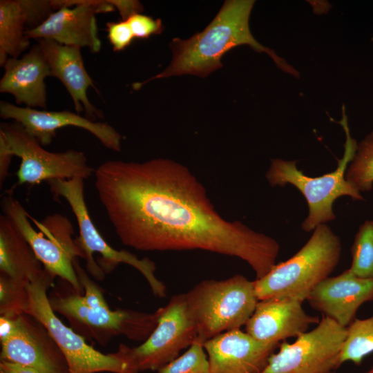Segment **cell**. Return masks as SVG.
I'll list each match as a JSON object with an SVG mask.
<instances>
[{
    "label": "cell",
    "instance_id": "obj_1",
    "mask_svg": "<svg viewBox=\"0 0 373 373\" xmlns=\"http://www.w3.org/2000/svg\"><path fill=\"white\" fill-rule=\"evenodd\" d=\"M98 198L124 245L142 251L199 249L243 260L256 279L276 265L271 237L216 211L203 185L184 165L155 158L108 160L95 171Z\"/></svg>",
    "mask_w": 373,
    "mask_h": 373
},
{
    "label": "cell",
    "instance_id": "obj_2",
    "mask_svg": "<svg viewBox=\"0 0 373 373\" xmlns=\"http://www.w3.org/2000/svg\"><path fill=\"white\" fill-rule=\"evenodd\" d=\"M254 1L227 0L211 23L201 32L183 40L174 38L169 44L173 57L160 73L133 84L135 90L156 79L193 75L204 77L222 67L221 58L229 50L249 45L257 52L268 54L277 66L293 75L298 72L271 49L261 45L251 33L249 19Z\"/></svg>",
    "mask_w": 373,
    "mask_h": 373
},
{
    "label": "cell",
    "instance_id": "obj_3",
    "mask_svg": "<svg viewBox=\"0 0 373 373\" xmlns=\"http://www.w3.org/2000/svg\"><path fill=\"white\" fill-rule=\"evenodd\" d=\"M341 251V240L331 228L326 224L318 225L296 254L254 281L258 300L284 298L306 300L337 266Z\"/></svg>",
    "mask_w": 373,
    "mask_h": 373
},
{
    "label": "cell",
    "instance_id": "obj_4",
    "mask_svg": "<svg viewBox=\"0 0 373 373\" xmlns=\"http://www.w3.org/2000/svg\"><path fill=\"white\" fill-rule=\"evenodd\" d=\"M3 213L15 223L44 268L52 276L68 282L75 294L83 291L74 267V260L84 254L73 239V227L65 216L55 213L37 221L13 196V189L1 200Z\"/></svg>",
    "mask_w": 373,
    "mask_h": 373
},
{
    "label": "cell",
    "instance_id": "obj_5",
    "mask_svg": "<svg viewBox=\"0 0 373 373\" xmlns=\"http://www.w3.org/2000/svg\"><path fill=\"white\" fill-rule=\"evenodd\" d=\"M185 296L197 327V341L202 343L245 325L259 301L254 281L240 274L202 280Z\"/></svg>",
    "mask_w": 373,
    "mask_h": 373
},
{
    "label": "cell",
    "instance_id": "obj_6",
    "mask_svg": "<svg viewBox=\"0 0 373 373\" xmlns=\"http://www.w3.org/2000/svg\"><path fill=\"white\" fill-rule=\"evenodd\" d=\"M341 123L346 134V141L343 156L334 171L312 178L296 167V161L276 158L271 160L266 173V178L271 186L290 184L303 195L308 205V215L302 223V229L305 231H311L318 225L335 219L333 204L337 198L348 195L353 200H364L360 192L345 180L347 168L354 158L357 145L350 136L344 111Z\"/></svg>",
    "mask_w": 373,
    "mask_h": 373
},
{
    "label": "cell",
    "instance_id": "obj_7",
    "mask_svg": "<svg viewBox=\"0 0 373 373\" xmlns=\"http://www.w3.org/2000/svg\"><path fill=\"white\" fill-rule=\"evenodd\" d=\"M48 183L55 196L66 200L76 218L79 232L76 241L84 254L87 269L94 278L102 280L104 272H110L119 264L125 263L142 274L156 297L162 298L166 296L165 285L155 276L154 262L148 258L140 259L126 250H117L100 235L85 202L84 179L52 180Z\"/></svg>",
    "mask_w": 373,
    "mask_h": 373
},
{
    "label": "cell",
    "instance_id": "obj_8",
    "mask_svg": "<svg viewBox=\"0 0 373 373\" xmlns=\"http://www.w3.org/2000/svg\"><path fill=\"white\" fill-rule=\"evenodd\" d=\"M52 278L44 269L40 277L26 285V299L22 312L46 329L63 354L69 373H137L131 370L117 351L105 354L96 350L61 321L47 296Z\"/></svg>",
    "mask_w": 373,
    "mask_h": 373
},
{
    "label": "cell",
    "instance_id": "obj_9",
    "mask_svg": "<svg viewBox=\"0 0 373 373\" xmlns=\"http://www.w3.org/2000/svg\"><path fill=\"white\" fill-rule=\"evenodd\" d=\"M156 312L157 325L141 345L130 347L121 344L118 348L117 352L134 372L160 370L197 341L198 329L185 293L172 296Z\"/></svg>",
    "mask_w": 373,
    "mask_h": 373
},
{
    "label": "cell",
    "instance_id": "obj_10",
    "mask_svg": "<svg viewBox=\"0 0 373 373\" xmlns=\"http://www.w3.org/2000/svg\"><path fill=\"white\" fill-rule=\"evenodd\" d=\"M0 138L13 156L21 159L15 185H32L52 180L74 178L87 179L95 169L88 165L85 154L79 151L50 152L29 134L19 123H1Z\"/></svg>",
    "mask_w": 373,
    "mask_h": 373
},
{
    "label": "cell",
    "instance_id": "obj_11",
    "mask_svg": "<svg viewBox=\"0 0 373 373\" xmlns=\"http://www.w3.org/2000/svg\"><path fill=\"white\" fill-rule=\"evenodd\" d=\"M346 335L345 327L323 316L315 328L294 343L283 341L260 373H332L341 365Z\"/></svg>",
    "mask_w": 373,
    "mask_h": 373
},
{
    "label": "cell",
    "instance_id": "obj_12",
    "mask_svg": "<svg viewBox=\"0 0 373 373\" xmlns=\"http://www.w3.org/2000/svg\"><path fill=\"white\" fill-rule=\"evenodd\" d=\"M24 314L1 315V360L37 373H69L66 361L46 329Z\"/></svg>",
    "mask_w": 373,
    "mask_h": 373
},
{
    "label": "cell",
    "instance_id": "obj_13",
    "mask_svg": "<svg viewBox=\"0 0 373 373\" xmlns=\"http://www.w3.org/2000/svg\"><path fill=\"white\" fill-rule=\"evenodd\" d=\"M55 10L38 27L26 31L29 39H50L60 44L100 51L96 15L115 10L109 0H51Z\"/></svg>",
    "mask_w": 373,
    "mask_h": 373
},
{
    "label": "cell",
    "instance_id": "obj_14",
    "mask_svg": "<svg viewBox=\"0 0 373 373\" xmlns=\"http://www.w3.org/2000/svg\"><path fill=\"white\" fill-rule=\"evenodd\" d=\"M53 310L75 325L90 330L95 339L124 335L129 339L144 341L157 325L156 311L149 314L131 309L111 310L108 307L92 308L83 296L74 294L50 300Z\"/></svg>",
    "mask_w": 373,
    "mask_h": 373
},
{
    "label": "cell",
    "instance_id": "obj_15",
    "mask_svg": "<svg viewBox=\"0 0 373 373\" xmlns=\"http://www.w3.org/2000/svg\"><path fill=\"white\" fill-rule=\"evenodd\" d=\"M0 116L4 119H13L20 124L42 146L52 142L58 129L71 126L92 133L106 148L117 152L121 151L122 136L112 126L106 122L93 121L77 113L20 107L1 101Z\"/></svg>",
    "mask_w": 373,
    "mask_h": 373
},
{
    "label": "cell",
    "instance_id": "obj_16",
    "mask_svg": "<svg viewBox=\"0 0 373 373\" xmlns=\"http://www.w3.org/2000/svg\"><path fill=\"white\" fill-rule=\"evenodd\" d=\"M306 300L314 309L346 328L356 318L359 307L373 300V278L357 277L347 269L323 280Z\"/></svg>",
    "mask_w": 373,
    "mask_h": 373
},
{
    "label": "cell",
    "instance_id": "obj_17",
    "mask_svg": "<svg viewBox=\"0 0 373 373\" xmlns=\"http://www.w3.org/2000/svg\"><path fill=\"white\" fill-rule=\"evenodd\" d=\"M211 373H260L279 345L260 343L240 329L203 343Z\"/></svg>",
    "mask_w": 373,
    "mask_h": 373
},
{
    "label": "cell",
    "instance_id": "obj_18",
    "mask_svg": "<svg viewBox=\"0 0 373 373\" xmlns=\"http://www.w3.org/2000/svg\"><path fill=\"white\" fill-rule=\"evenodd\" d=\"M303 303L288 298L259 300L245 325L246 332L265 344L280 345L285 339L297 338L320 321L306 313Z\"/></svg>",
    "mask_w": 373,
    "mask_h": 373
},
{
    "label": "cell",
    "instance_id": "obj_19",
    "mask_svg": "<svg viewBox=\"0 0 373 373\" xmlns=\"http://www.w3.org/2000/svg\"><path fill=\"white\" fill-rule=\"evenodd\" d=\"M37 44L48 64L51 76L59 79L66 87L76 112L84 111L86 117L93 121L103 117L102 111L88 97V88L98 91L84 66L81 48L50 39H39Z\"/></svg>",
    "mask_w": 373,
    "mask_h": 373
},
{
    "label": "cell",
    "instance_id": "obj_20",
    "mask_svg": "<svg viewBox=\"0 0 373 373\" xmlns=\"http://www.w3.org/2000/svg\"><path fill=\"white\" fill-rule=\"evenodd\" d=\"M0 92L12 95L17 104L45 108L47 106L45 79L51 76L48 64L38 44L19 58H9L3 66Z\"/></svg>",
    "mask_w": 373,
    "mask_h": 373
},
{
    "label": "cell",
    "instance_id": "obj_21",
    "mask_svg": "<svg viewBox=\"0 0 373 373\" xmlns=\"http://www.w3.org/2000/svg\"><path fill=\"white\" fill-rule=\"evenodd\" d=\"M12 220L0 216V270L3 275L17 283L27 285L44 271Z\"/></svg>",
    "mask_w": 373,
    "mask_h": 373
},
{
    "label": "cell",
    "instance_id": "obj_22",
    "mask_svg": "<svg viewBox=\"0 0 373 373\" xmlns=\"http://www.w3.org/2000/svg\"><path fill=\"white\" fill-rule=\"evenodd\" d=\"M26 23L19 0L0 1V66L19 58L30 46Z\"/></svg>",
    "mask_w": 373,
    "mask_h": 373
},
{
    "label": "cell",
    "instance_id": "obj_23",
    "mask_svg": "<svg viewBox=\"0 0 373 373\" xmlns=\"http://www.w3.org/2000/svg\"><path fill=\"white\" fill-rule=\"evenodd\" d=\"M347 335L339 356L340 364L351 361L361 365L364 358L373 353V316L355 318L347 327Z\"/></svg>",
    "mask_w": 373,
    "mask_h": 373
},
{
    "label": "cell",
    "instance_id": "obj_24",
    "mask_svg": "<svg viewBox=\"0 0 373 373\" xmlns=\"http://www.w3.org/2000/svg\"><path fill=\"white\" fill-rule=\"evenodd\" d=\"M345 180L358 192L369 191L373 184V132L357 146L353 160L350 162Z\"/></svg>",
    "mask_w": 373,
    "mask_h": 373
},
{
    "label": "cell",
    "instance_id": "obj_25",
    "mask_svg": "<svg viewBox=\"0 0 373 373\" xmlns=\"http://www.w3.org/2000/svg\"><path fill=\"white\" fill-rule=\"evenodd\" d=\"M351 254L350 271L357 277L373 278V221L366 220L359 227Z\"/></svg>",
    "mask_w": 373,
    "mask_h": 373
},
{
    "label": "cell",
    "instance_id": "obj_26",
    "mask_svg": "<svg viewBox=\"0 0 373 373\" xmlns=\"http://www.w3.org/2000/svg\"><path fill=\"white\" fill-rule=\"evenodd\" d=\"M157 371L158 373H211L203 343L196 341L183 354Z\"/></svg>",
    "mask_w": 373,
    "mask_h": 373
},
{
    "label": "cell",
    "instance_id": "obj_27",
    "mask_svg": "<svg viewBox=\"0 0 373 373\" xmlns=\"http://www.w3.org/2000/svg\"><path fill=\"white\" fill-rule=\"evenodd\" d=\"M26 285L17 283L3 275L0 276L1 315L23 313L26 299Z\"/></svg>",
    "mask_w": 373,
    "mask_h": 373
},
{
    "label": "cell",
    "instance_id": "obj_28",
    "mask_svg": "<svg viewBox=\"0 0 373 373\" xmlns=\"http://www.w3.org/2000/svg\"><path fill=\"white\" fill-rule=\"evenodd\" d=\"M26 23V30L38 27L55 12L51 0H19Z\"/></svg>",
    "mask_w": 373,
    "mask_h": 373
},
{
    "label": "cell",
    "instance_id": "obj_29",
    "mask_svg": "<svg viewBox=\"0 0 373 373\" xmlns=\"http://www.w3.org/2000/svg\"><path fill=\"white\" fill-rule=\"evenodd\" d=\"M73 264L79 280L85 290L83 296L84 303L92 308L108 307L102 292L79 265L78 258L74 260Z\"/></svg>",
    "mask_w": 373,
    "mask_h": 373
},
{
    "label": "cell",
    "instance_id": "obj_30",
    "mask_svg": "<svg viewBox=\"0 0 373 373\" xmlns=\"http://www.w3.org/2000/svg\"><path fill=\"white\" fill-rule=\"evenodd\" d=\"M135 38L147 39L152 35H160L163 31V25L160 19L137 13L126 20Z\"/></svg>",
    "mask_w": 373,
    "mask_h": 373
},
{
    "label": "cell",
    "instance_id": "obj_31",
    "mask_svg": "<svg viewBox=\"0 0 373 373\" xmlns=\"http://www.w3.org/2000/svg\"><path fill=\"white\" fill-rule=\"evenodd\" d=\"M106 31L108 39L115 52L124 50L135 38L127 21L108 22Z\"/></svg>",
    "mask_w": 373,
    "mask_h": 373
},
{
    "label": "cell",
    "instance_id": "obj_32",
    "mask_svg": "<svg viewBox=\"0 0 373 373\" xmlns=\"http://www.w3.org/2000/svg\"><path fill=\"white\" fill-rule=\"evenodd\" d=\"M109 2L118 10L123 21H126L132 15L141 13L144 10V7L139 1L109 0Z\"/></svg>",
    "mask_w": 373,
    "mask_h": 373
},
{
    "label": "cell",
    "instance_id": "obj_33",
    "mask_svg": "<svg viewBox=\"0 0 373 373\" xmlns=\"http://www.w3.org/2000/svg\"><path fill=\"white\" fill-rule=\"evenodd\" d=\"M12 154L10 151L5 142L0 138V187L8 175L9 166L11 162Z\"/></svg>",
    "mask_w": 373,
    "mask_h": 373
},
{
    "label": "cell",
    "instance_id": "obj_34",
    "mask_svg": "<svg viewBox=\"0 0 373 373\" xmlns=\"http://www.w3.org/2000/svg\"><path fill=\"white\" fill-rule=\"evenodd\" d=\"M0 373H37L35 371L21 365L1 360Z\"/></svg>",
    "mask_w": 373,
    "mask_h": 373
},
{
    "label": "cell",
    "instance_id": "obj_35",
    "mask_svg": "<svg viewBox=\"0 0 373 373\" xmlns=\"http://www.w3.org/2000/svg\"><path fill=\"white\" fill-rule=\"evenodd\" d=\"M332 373H334V372H332ZM363 373H373V366L370 367L367 371Z\"/></svg>",
    "mask_w": 373,
    "mask_h": 373
}]
</instances>
